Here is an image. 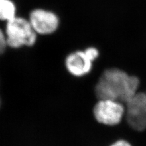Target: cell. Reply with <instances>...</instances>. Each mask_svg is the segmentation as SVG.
<instances>
[{
	"mask_svg": "<svg viewBox=\"0 0 146 146\" xmlns=\"http://www.w3.org/2000/svg\"><path fill=\"white\" fill-rule=\"evenodd\" d=\"M139 80L118 68L105 70L95 86L98 99H111L126 104L138 93Z\"/></svg>",
	"mask_w": 146,
	"mask_h": 146,
	"instance_id": "obj_1",
	"label": "cell"
},
{
	"mask_svg": "<svg viewBox=\"0 0 146 146\" xmlns=\"http://www.w3.org/2000/svg\"><path fill=\"white\" fill-rule=\"evenodd\" d=\"M6 38L7 46L12 48L32 46L36 42V33L29 21L15 17L7 22Z\"/></svg>",
	"mask_w": 146,
	"mask_h": 146,
	"instance_id": "obj_2",
	"label": "cell"
},
{
	"mask_svg": "<svg viewBox=\"0 0 146 146\" xmlns=\"http://www.w3.org/2000/svg\"><path fill=\"white\" fill-rule=\"evenodd\" d=\"M125 111L124 104L111 99H99L93 108L96 120L100 124L110 126L119 124Z\"/></svg>",
	"mask_w": 146,
	"mask_h": 146,
	"instance_id": "obj_3",
	"label": "cell"
},
{
	"mask_svg": "<svg viewBox=\"0 0 146 146\" xmlns=\"http://www.w3.org/2000/svg\"><path fill=\"white\" fill-rule=\"evenodd\" d=\"M128 124L137 131L146 129V92H138L126 104Z\"/></svg>",
	"mask_w": 146,
	"mask_h": 146,
	"instance_id": "obj_4",
	"label": "cell"
},
{
	"mask_svg": "<svg viewBox=\"0 0 146 146\" xmlns=\"http://www.w3.org/2000/svg\"><path fill=\"white\" fill-rule=\"evenodd\" d=\"M29 22L36 34L48 35L56 31L59 19L56 13L44 9H35L29 15Z\"/></svg>",
	"mask_w": 146,
	"mask_h": 146,
	"instance_id": "obj_5",
	"label": "cell"
},
{
	"mask_svg": "<svg viewBox=\"0 0 146 146\" xmlns=\"http://www.w3.org/2000/svg\"><path fill=\"white\" fill-rule=\"evenodd\" d=\"M93 61L85 51H77L68 55L65 60L68 71L76 77L84 76L91 71Z\"/></svg>",
	"mask_w": 146,
	"mask_h": 146,
	"instance_id": "obj_6",
	"label": "cell"
},
{
	"mask_svg": "<svg viewBox=\"0 0 146 146\" xmlns=\"http://www.w3.org/2000/svg\"><path fill=\"white\" fill-rule=\"evenodd\" d=\"M16 7L11 0H0V20H11L15 17Z\"/></svg>",
	"mask_w": 146,
	"mask_h": 146,
	"instance_id": "obj_7",
	"label": "cell"
},
{
	"mask_svg": "<svg viewBox=\"0 0 146 146\" xmlns=\"http://www.w3.org/2000/svg\"><path fill=\"white\" fill-rule=\"evenodd\" d=\"M7 46L6 35H4L2 30L0 29V56L5 51Z\"/></svg>",
	"mask_w": 146,
	"mask_h": 146,
	"instance_id": "obj_8",
	"label": "cell"
},
{
	"mask_svg": "<svg viewBox=\"0 0 146 146\" xmlns=\"http://www.w3.org/2000/svg\"><path fill=\"white\" fill-rule=\"evenodd\" d=\"M85 51L86 52V53L88 54V56H89V57L92 60L93 62L96 59L98 56H99V51L98 50L93 47H90V48H86Z\"/></svg>",
	"mask_w": 146,
	"mask_h": 146,
	"instance_id": "obj_9",
	"label": "cell"
},
{
	"mask_svg": "<svg viewBox=\"0 0 146 146\" xmlns=\"http://www.w3.org/2000/svg\"><path fill=\"white\" fill-rule=\"evenodd\" d=\"M110 146H132L129 142L124 140H119L114 143Z\"/></svg>",
	"mask_w": 146,
	"mask_h": 146,
	"instance_id": "obj_10",
	"label": "cell"
},
{
	"mask_svg": "<svg viewBox=\"0 0 146 146\" xmlns=\"http://www.w3.org/2000/svg\"><path fill=\"white\" fill-rule=\"evenodd\" d=\"M0 106H1V99H0Z\"/></svg>",
	"mask_w": 146,
	"mask_h": 146,
	"instance_id": "obj_11",
	"label": "cell"
}]
</instances>
